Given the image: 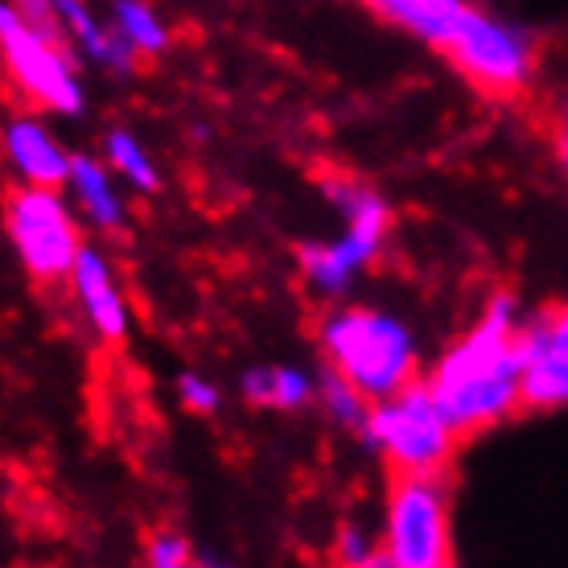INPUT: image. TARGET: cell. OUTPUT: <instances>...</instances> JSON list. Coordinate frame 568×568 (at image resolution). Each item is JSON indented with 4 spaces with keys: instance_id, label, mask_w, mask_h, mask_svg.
<instances>
[{
    "instance_id": "5b68a950",
    "label": "cell",
    "mask_w": 568,
    "mask_h": 568,
    "mask_svg": "<svg viewBox=\"0 0 568 568\" xmlns=\"http://www.w3.org/2000/svg\"><path fill=\"white\" fill-rule=\"evenodd\" d=\"M9 235L26 272L38 284L71 281L83 243L67 202L50 185H26L9 194Z\"/></svg>"
},
{
    "instance_id": "9a60e30c",
    "label": "cell",
    "mask_w": 568,
    "mask_h": 568,
    "mask_svg": "<svg viewBox=\"0 0 568 568\" xmlns=\"http://www.w3.org/2000/svg\"><path fill=\"white\" fill-rule=\"evenodd\" d=\"M243 396L264 408H301L310 399V379L293 367H264L243 379Z\"/></svg>"
},
{
    "instance_id": "8992f818",
    "label": "cell",
    "mask_w": 568,
    "mask_h": 568,
    "mask_svg": "<svg viewBox=\"0 0 568 568\" xmlns=\"http://www.w3.org/2000/svg\"><path fill=\"white\" fill-rule=\"evenodd\" d=\"M329 194L338 202L342 211L351 214V227L346 235L334 243H322V247H301V272L313 288L322 293H338L342 284L351 281L363 264H367L379 243L387 235V206L379 194H371L355 182H334Z\"/></svg>"
},
{
    "instance_id": "7c38bea8",
    "label": "cell",
    "mask_w": 568,
    "mask_h": 568,
    "mask_svg": "<svg viewBox=\"0 0 568 568\" xmlns=\"http://www.w3.org/2000/svg\"><path fill=\"white\" fill-rule=\"evenodd\" d=\"M371 9L396 26L413 29L416 38H425L428 45L449 50L457 26L466 17V0H367Z\"/></svg>"
},
{
    "instance_id": "8fae6325",
    "label": "cell",
    "mask_w": 568,
    "mask_h": 568,
    "mask_svg": "<svg viewBox=\"0 0 568 568\" xmlns=\"http://www.w3.org/2000/svg\"><path fill=\"white\" fill-rule=\"evenodd\" d=\"M4 149H9V161H13V170L26 178L29 185H62L71 182V165L67 153L54 144V136L42 129V124H33V120H13L9 132H4Z\"/></svg>"
},
{
    "instance_id": "9c48e42d",
    "label": "cell",
    "mask_w": 568,
    "mask_h": 568,
    "mask_svg": "<svg viewBox=\"0 0 568 568\" xmlns=\"http://www.w3.org/2000/svg\"><path fill=\"white\" fill-rule=\"evenodd\" d=\"M524 408L568 404V310L524 329Z\"/></svg>"
},
{
    "instance_id": "6da1fadb",
    "label": "cell",
    "mask_w": 568,
    "mask_h": 568,
    "mask_svg": "<svg viewBox=\"0 0 568 568\" xmlns=\"http://www.w3.org/2000/svg\"><path fill=\"white\" fill-rule=\"evenodd\" d=\"M524 329H515V301L495 297L483 322L440 358L428 392L457 437H469L524 408Z\"/></svg>"
},
{
    "instance_id": "30bf717a",
    "label": "cell",
    "mask_w": 568,
    "mask_h": 568,
    "mask_svg": "<svg viewBox=\"0 0 568 568\" xmlns=\"http://www.w3.org/2000/svg\"><path fill=\"white\" fill-rule=\"evenodd\" d=\"M71 284H74V297H79V305H83V313H87V322L95 326V334H100L103 342H124V334H129L124 297H120V288H115L108 264H103L91 247L79 252Z\"/></svg>"
},
{
    "instance_id": "e0dca14e",
    "label": "cell",
    "mask_w": 568,
    "mask_h": 568,
    "mask_svg": "<svg viewBox=\"0 0 568 568\" xmlns=\"http://www.w3.org/2000/svg\"><path fill=\"white\" fill-rule=\"evenodd\" d=\"M108 156H112L115 170L124 173V178H129V182L136 185V190H144V194L161 185V178H156L149 153H144L141 144L132 141L129 132H112V136H108Z\"/></svg>"
},
{
    "instance_id": "5bb4252c",
    "label": "cell",
    "mask_w": 568,
    "mask_h": 568,
    "mask_svg": "<svg viewBox=\"0 0 568 568\" xmlns=\"http://www.w3.org/2000/svg\"><path fill=\"white\" fill-rule=\"evenodd\" d=\"M71 185H74V194H79V202H83V211L91 223H100V227H120L124 202L115 199L108 173H103L95 161L79 156V161L71 165Z\"/></svg>"
},
{
    "instance_id": "603a6c76",
    "label": "cell",
    "mask_w": 568,
    "mask_h": 568,
    "mask_svg": "<svg viewBox=\"0 0 568 568\" xmlns=\"http://www.w3.org/2000/svg\"><path fill=\"white\" fill-rule=\"evenodd\" d=\"M552 141H556V153H560V161L568 165V100H565V108H560V115H556Z\"/></svg>"
},
{
    "instance_id": "4fadbf2b",
    "label": "cell",
    "mask_w": 568,
    "mask_h": 568,
    "mask_svg": "<svg viewBox=\"0 0 568 568\" xmlns=\"http://www.w3.org/2000/svg\"><path fill=\"white\" fill-rule=\"evenodd\" d=\"M54 13L67 21V29H71L74 38L87 45V54L95 58V62L112 67V71H132L129 38H124L120 29H115V33H108V29L91 17V9H87L83 0H54Z\"/></svg>"
},
{
    "instance_id": "ffe728a7",
    "label": "cell",
    "mask_w": 568,
    "mask_h": 568,
    "mask_svg": "<svg viewBox=\"0 0 568 568\" xmlns=\"http://www.w3.org/2000/svg\"><path fill=\"white\" fill-rule=\"evenodd\" d=\"M178 396H182V404L190 408V413H214L219 408V392H214L206 379H199V375H182L178 379Z\"/></svg>"
},
{
    "instance_id": "52a82bcc",
    "label": "cell",
    "mask_w": 568,
    "mask_h": 568,
    "mask_svg": "<svg viewBox=\"0 0 568 568\" xmlns=\"http://www.w3.org/2000/svg\"><path fill=\"white\" fill-rule=\"evenodd\" d=\"M0 42H4V62H9L17 87L26 91L29 100L67 115L83 108L79 79H74L71 62L54 50V33L38 29L17 9H4L0 13Z\"/></svg>"
},
{
    "instance_id": "277c9868",
    "label": "cell",
    "mask_w": 568,
    "mask_h": 568,
    "mask_svg": "<svg viewBox=\"0 0 568 568\" xmlns=\"http://www.w3.org/2000/svg\"><path fill=\"white\" fill-rule=\"evenodd\" d=\"M454 560L449 548V503L440 474H399L387 498V552L379 565L440 568Z\"/></svg>"
},
{
    "instance_id": "2e32d148",
    "label": "cell",
    "mask_w": 568,
    "mask_h": 568,
    "mask_svg": "<svg viewBox=\"0 0 568 568\" xmlns=\"http://www.w3.org/2000/svg\"><path fill=\"white\" fill-rule=\"evenodd\" d=\"M115 29L129 38L136 54H161L165 50V26L156 21V13L141 0H115Z\"/></svg>"
},
{
    "instance_id": "ba28073f",
    "label": "cell",
    "mask_w": 568,
    "mask_h": 568,
    "mask_svg": "<svg viewBox=\"0 0 568 568\" xmlns=\"http://www.w3.org/2000/svg\"><path fill=\"white\" fill-rule=\"evenodd\" d=\"M445 54L454 58V67L478 91L498 95V100L519 95L531 79V50H527L524 38L515 29L490 21V17L474 13V9H466Z\"/></svg>"
},
{
    "instance_id": "ac0fdd59",
    "label": "cell",
    "mask_w": 568,
    "mask_h": 568,
    "mask_svg": "<svg viewBox=\"0 0 568 568\" xmlns=\"http://www.w3.org/2000/svg\"><path fill=\"white\" fill-rule=\"evenodd\" d=\"M322 396H326V408L338 420H346V425H358V420H367V413H363V392H358L346 375H338V371H329L326 375V387H322Z\"/></svg>"
},
{
    "instance_id": "7a4b0ae2",
    "label": "cell",
    "mask_w": 568,
    "mask_h": 568,
    "mask_svg": "<svg viewBox=\"0 0 568 568\" xmlns=\"http://www.w3.org/2000/svg\"><path fill=\"white\" fill-rule=\"evenodd\" d=\"M329 367L346 375L367 399H387L413 384L416 351L408 329L371 310L334 313L322 326Z\"/></svg>"
},
{
    "instance_id": "44dd1931",
    "label": "cell",
    "mask_w": 568,
    "mask_h": 568,
    "mask_svg": "<svg viewBox=\"0 0 568 568\" xmlns=\"http://www.w3.org/2000/svg\"><path fill=\"white\" fill-rule=\"evenodd\" d=\"M342 565H379V556L371 552L367 536L358 527H342L338 531V552H334Z\"/></svg>"
},
{
    "instance_id": "3957f363",
    "label": "cell",
    "mask_w": 568,
    "mask_h": 568,
    "mask_svg": "<svg viewBox=\"0 0 568 568\" xmlns=\"http://www.w3.org/2000/svg\"><path fill=\"white\" fill-rule=\"evenodd\" d=\"M363 425L399 474H440L454 457L457 433L440 416L428 384H408L396 396L379 399Z\"/></svg>"
},
{
    "instance_id": "7402d4cb",
    "label": "cell",
    "mask_w": 568,
    "mask_h": 568,
    "mask_svg": "<svg viewBox=\"0 0 568 568\" xmlns=\"http://www.w3.org/2000/svg\"><path fill=\"white\" fill-rule=\"evenodd\" d=\"M13 4H21V13H26L38 29L54 33V26H50V17H54V4H50V0H13Z\"/></svg>"
},
{
    "instance_id": "d6986e66",
    "label": "cell",
    "mask_w": 568,
    "mask_h": 568,
    "mask_svg": "<svg viewBox=\"0 0 568 568\" xmlns=\"http://www.w3.org/2000/svg\"><path fill=\"white\" fill-rule=\"evenodd\" d=\"M149 565H156V568H182V565H190V544L182 540V536H153L149 540Z\"/></svg>"
}]
</instances>
